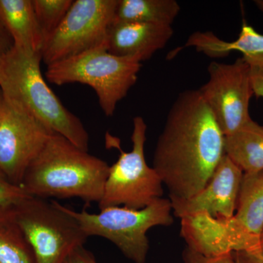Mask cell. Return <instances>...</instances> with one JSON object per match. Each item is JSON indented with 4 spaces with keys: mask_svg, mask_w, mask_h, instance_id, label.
Listing matches in <instances>:
<instances>
[{
    "mask_svg": "<svg viewBox=\"0 0 263 263\" xmlns=\"http://www.w3.org/2000/svg\"><path fill=\"white\" fill-rule=\"evenodd\" d=\"M224 155V135L199 89L180 93L157 140L152 167L170 200L200 192Z\"/></svg>",
    "mask_w": 263,
    "mask_h": 263,
    "instance_id": "obj_1",
    "label": "cell"
},
{
    "mask_svg": "<svg viewBox=\"0 0 263 263\" xmlns=\"http://www.w3.org/2000/svg\"><path fill=\"white\" fill-rule=\"evenodd\" d=\"M109 168L105 161L53 133L29 166L22 186L40 198L76 197L87 204L99 203Z\"/></svg>",
    "mask_w": 263,
    "mask_h": 263,
    "instance_id": "obj_2",
    "label": "cell"
},
{
    "mask_svg": "<svg viewBox=\"0 0 263 263\" xmlns=\"http://www.w3.org/2000/svg\"><path fill=\"white\" fill-rule=\"evenodd\" d=\"M41 62V53L13 46L0 60V93L50 130L88 152L89 133L48 86Z\"/></svg>",
    "mask_w": 263,
    "mask_h": 263,
    "instance_id": "obj_3",
    "label": "cell"
},
{
    "mask_svg": "<svg viewBox=\"0 0 263 263\" xmlns=\"http://www.w3.org/2000/svg\"><path fill=\"white\" fill-rule=\"evenodd\" d=\"M141 67L137 59L113 54L103 44L48 66L46 77L57 86L72 83L89 86L104 114L112 117L118 103L136 84Z\"/></svg>",
    "mask_w": 263,
    "mask_h": 263,
    "instance_id": "obj_4",
    "label": "cell"
},
{
    "mask_svg": "<svg viewBox=\"0 0 263 263\" xmlns=\"http://www.w3.org/2000/svg\"><path fill=\"white\" fill-rule=\"evenodd\" d=\"M65 208L89 238L100 236L108 240L134 263L146 262L149 251L148 230L155 227L171 226L174 221L172 203L164 197L141 209L111 206L94 214Z\"/></svg>",
    "mask_w": 263,
    "mask_h": 263,
    "instance_id": "obj_5",
    "label": "cell"
},
{
    "mask_svg": "<svg viewBox=\"0 0 263 263\" xmlns=\"http://www.w3.org/2000/svg\"><path fill=\"white\" fill-rule=\"evenodd\" d=\"M147 125L141 117L133 119L131 140L133 148L126 152L117 137L106 133L105 143L109 148H117L119 159L110 166L99 209L122 206L141 209L163 195V183L155 170L145 158Z\"/></svg>",
    "mask_w": 263,
    "mask_h": 263,
    "instance_id": "obj_6",
    "label": "cell"
},
{
    "mask_svg": "<svg viewBox=\"0 0 263 263\" xmlns=\"http://www.w3.org/2000/svg\"><path fill=\"white\" fill-rule=\"evenodd\" d=\"M13 208L37 263H65L89 238L79 221L56 200L29 196Z\"/></svg>",
    "mask_w": 263,
    "mask_h": 263,
    "instance_id": "obj_7",
    "label": "cell"
},
{
    "mask_svg": "<svg viewBox=\"0 0 263 263\" xmlns=\"http://www.w3.org/2000/svg\"><path fill=\"white\" fill-rule=\"evenodd\" d=\"M118 0H76L58 29L43 46L41 56L49 66L105 44Z\"/></svg>",
    "mask_w": 263,
    "mask_h": 263,
    "instance_id": "obj_8",
    "label": "cell"
},
{
    "mask_svg": "<svg viewBox=\"0 0 263 263\" xmlns=\"http://www.w3.org/2000/svg\"><path fill=\"white\" fill-rule=\"evenodd\" d=\"M208 72L209 80L199 91L223 134L229 136L252 119L250 67L241 57L232 64L212 62Z\"/></svg>",
    "mask_w": 263,
    "mask_h": 263,
    "instance_id": "obj_9",
    "label": "cell"
},
{
    "mask_svg": "<svg viewBox=\"0 0 263 263\" xmlns=\"http://www.w3.org/2000/svg\"><path fill=\"white\" fill-rule=\"evenodd\" d=\"M53 133L0 93V170L11 182L22 186L29 166Z\"/></svg>",
    "mask_w": 263,
    "mask_h": 263,
    "instance_id": "obj_10",
    "label": "cell"
},
{
    "mask_svg": "<svg viewBox=\"0 0 263 263\" xmlns=\"http://www.w3.org/2000/svg\"><path fill=\"white\" fill-rule=\"evenodd\" d=\"M243 172L226 155L205 186L193 197L171 200L176 217L205 212L219 219L234 216Z\"/></svg>",
    "mask_w": 263,
    "mask_h": 263,
    "instance_id": "obj_11",
    "label": "cell"
},
{
    "mask_svg": "<svg viewBox=\"0 0 263 263\" xmlns=\"http://www.w3.org/2000/svg\"><path fill=\"white\" fill-rule=\"evenodd\" d=\"M174 34L171 26L114 21L107 32V49L117 56L149 60L165 47Z\"/></svg>",
    "mask_w": 263,
    "mask_h": 263,
    "instance_id": "obj_12",
    "label": "cell"
},
{
    "mask_svg": "<svg viewBox=\"0 0 263 263\" xmlns=\"http://www.w3.org/2000/svg\"><path fill=\"white\" fill-rule=\"evenodd\" d=\"M229 221L235 252H248L257 247L263 229V170L243 174L236 211Z\"/></svg>",
    "mask_w": 263,
    "mask_h": 263,
    "instance_id": "obj_13",
    "label": "cell"
},
{
    "mask_svg": "<svg viewBox=\"0 0 263 263\" xmlns=\"http://www.w3.org/2000/svg\"><path fill=\"white\" fill-rule=\"evenodd\" d=\"M180 219L181 236L188 249L209 258L234 253L230 219H219L199 212Z\"/></svg>",
    "mask_w": 263,
    "mask_h": 263,
    "instance_id": "obj_14",
    "label": "cell"
},
{
    "mask_svg": "<svg viewBox=\"0 0 263 263\" xmlns=\"http://www.w3.org/2000/svg\"><path fill=\"white\" fill-rule=\"evenodd\" d=\"M185 46L194 47L212 58L224 57L233 51L240 52L249 66L263 67V34L246 22L234 41H223L212 32H196L189 37Z\"/></svg>",
    "mask_w": 263,
    "mask_h": 263,
    "instance_id": "obj_15",
    "label": "cell"
},
{
    "mask_svg": "<svg viewBox=\"0 0 263 263\" xmlns=\"http://www.w3.org/2000/svg\"><path fill=\"white\" fill-rule=\"evenodd\" d=\"M0 19L15 47L41 53L43 40L32 0H0Z\"/></svg>",
    "mask_w": 263,
    "mask_h": 263,
    "instance_id": "obj_16",
    "label": "cell"
},
{
    "mask_svg": "<svg viewBox=\"0 0 263 263\" xmlns=\"http://www.w3.org/2000/svg\"><path fill=\"white\" fill-rule=\"evenodd\" d=\"M226 155L243 174L263 170V126L251 119L238 130L224 136Z\"/></svg>",
    "mask_w": 263,
    "mask_h": 263,
    "instance_id": "obj_17",
    "label": "cell"
},
{
    "mask_svg": "<svg viewBox=\"0 0 263 263\" xmlns=\"http://www.w3.org/2000/svg\"><path fill=\"white\" fill-rule=\"evenodd\" d=\"M180 10L176 0H118L114 21L171 26Z\"/></svg>",
    "mask_w": 263,
    "mask_h": 263,
    "instance_id": "obj_18",
    "label": "cell"
},
{
    "mask_svg": "<svg viewBox=\"0 0 263 263\" xmlns=\"http://www.w3.org/2000/svg\"><path fill=\"white\" fill-rule=\"evenodd\" d=\"M0 263H37L13 205L0 206Z\"/></svg>",
    "mask_w": 263,
    "mask_h": 263,
    "instance_id": "obj_19",
    "label": "cell"
},
{
    "mask_svg": "<svg viewBox=\"0 0 263 263\" xmlns=\"http://www.w3.org/2000/svg\"><path fill=\"white\" fill-rule=\"evenodd\" d=\"M72 3V0H32L43 46L60 27Z\"/></svg>",
    "mask_w": 263,
    "mask_h": 263,
    "instance_id": "obj_20",
    "label": "cell"
},
{
    "mask_svg": "<svg viewBox=\"0 0 263 263\" xmlns=\"http://www.w3.org/2000/svg\"><path fill=\"white\" fill-rule=\"evenodd\" d=\"M30 195L22 186L15 184L0 170V206H12Z\"/></svg>",
    "mask_w": 263,
    "mask_h": 263,
    "instance_id": "obj_21",
    "label": "cell"
},
{
    "mask_svg": "<svg viewBox=\"0 0 263 263\" xmlns=\"http://www.w3.org/2000/svg\"><path fill=\"white\" fill-rule=\"evenodd\" d=\"M182 257L184 263H237L233 254L209 258L193 252L187 247L183 250Z\"/></svg>",
    "mask_w": 263,
    "mask_h": 263,
    "instance_id": "obj_22",
    "label": "cell"
},
{
    "mask_svg": "<svg viewBox=\"0 0 263 263\" xmlns=\"http://www.w3.org/2000/svg\"><path fill=\"white\" fill-rule=\"evenodd\" d=\"M233 255L237 263H263V229L255 249L248 252H235Z\"/></svg>",
    "mask_w": 263,
    "mask_h": 263,
    "instance_id": "obj_23",
    "label": "cell"
},
{
    "mask_svg": "<svg viewBox=\"0 0 263 263\" xmlns=\"http://www.w3.org/2000/svg\"><path fill=\"white\" fill-rule=\"evenodd\" d=\"M65 263H98L94 254L84 247H79L70 254Z\"/></svg>",
    "mask_w": 263,
    "mask_h": 263,
    "instance_id": "obj_24",
    "label": "cell"
},
{
    "mask_svg": "<svg viewBox=\"0 0 263 263\" xmlns=\"http://www.w3.org/2000/svg\"><path fill=\"white\" fill-rule=\"evenodd\" d=\"M254 95L263 98V67L249 66Z\"/></svg>",
    "mask_w": 263,
    "mask_h": 263,
    "instance_id": "obj_25",
    "label": "cell"
},
{
    "mask_svg": "<svg viewBox=\"0 0 263 263\" xmlns=\"http://www.w3.org/2000/svg\"><path fill=\"white\" fill-rule=\"evenodd\" d=\"M14 46L13 39L8 29L0 19V60Z\"/></svg>",
    "mask_w": 263,
    "mask_h": 263,
    "instance_id": "obj_26",
    "label": "cell"
},
{
    "mask_svg": "<svg viewBox=\"0 0 263 263\" xmlns=\"http://www.w3.org/2000/svg\"><path fill=\"white\" fill-rule=\"evenodd\" d=\"M254 3L257 8L263 13V0H254Z\"/></svg>",
    "mask_w": 263,
    "mask_h": 263,
    "instance_id": "obj_27",
    "label": "cell"
}]
</instances>
